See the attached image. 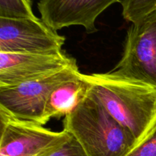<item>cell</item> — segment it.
<instances>
[{
    "label": "cell",
    "instance_id": "6da1fadb",
    "mask_svg": "<svg viewBox=\"0 0 156 156\" xmlns=\"http://www.w3.org/2000/svg\"><path fill=\"white\" fill-rule=\"evenodd\" d=\"M89 85L88 95L128 129L138 145L156 124V89L118 79L108 73L82 74Z\"/></svg>",
    "mask_w": 156,
    "mask_h": 156
},
{
    "label": "cell",
    "instance_id": "7a4b0ae2",
    "mask_svg": "<svg viewBox=\"0 0 156 156\" xmlns=\"http://www.w3.org/2000/svg\"><path fill=\"white\" fill-rule=\"evenodd\" d=\"M63 127L88 156H126L138 146L133 134L88 95L66 116Z\"/></svg>",
    "mask_w": 156,
    "mask_h": 156
},
{
    "label": "cell",
    "instance_id": "3957f363",
    "mask_svg": "<svg viewBox=\"0 0 156 156\" xmlns=\"http://www.w3.org/2000/svg\"><path fill=\"white\" fill-rule=\"evenodd\" d=\"M108 73L156 89V10L129 26L123 56Z\"/></svg>",
    "mask_w": 156,
    "mask_h": 156
},
{
    "label": "cell",
    "instance_id": "277c9868",
    "mask_svg": "<svg viewBox=\"0 0 156 156\" xmlns=\"http://www.w3.org/2000/svg\"><path fill=\"white\" fill-rule=\"evenodd\" d=\"M77 64L43 79L12 87H0V112L23 121L44 126L50 94L62 84L80 77Z\"/></svg>",
    "mask_w": 156,
    "mask_h": 156
},
{
    "label": "cell",
    "instance_id": "5b68a950",
    "mask_svg": "<svg viewBox=\"0 0 156 156\" xmlns=\"http://www.w3.org/2000/svg\"><path fill=\"white\" fill-rule=\"evenodd\" d=\"M0 156H44L65 143L71 134L53 132L0 112Z\"/></svg>",
    "mask_w": 156,
    "mask_h": 156
},
{
    "label": "cell",
    "instance_id": "8992f818",
    "mask_svg": "<svg viewBox=\"0 0 156 156\" xmlns=\"http://www.w3.org/2000/svg\"><path fill=\"white\" fill-rule=\"evenodd\" d=\"M65 41L41 18H0V52L56 54Z\"/></svg>",
    "mask_w": 156,
    "mask_h": 156
},
{
    "label": "cell",
    "instance_id": "52a82bcc",
    "mask_svg": "<svg viewBox=\"0 0 156 156\" xmlns=\"http://www.w3.org/2000/svg\"><path fill=\"white\" fill-rule=\"evenodd\" d=\"M76 63L63 51L56 54L0 52V87H12L43 79Z\"/></svg>",
    "mask_w": 156,
    "mask_h": 156
},
{
    "label": "cell",
    "instance_id": "ba28073f",
    "mask_svg": "<svg viewBox=\"0 0 156 156\" xmlns=\"http://www.w3.org/2000/svg\"><path fill=\"white\" fill-rule=\"evenodd\" d=\"M124 0H40L41 19L55 30L73 25L82 26L88 34L98 31V17L114 3Z\"/></svg>",
    "mask_w": 156,
    "mask_h": 156
},
{
    "label": "cell",
    "instance_id": "9c48e42d",
    "mask_svg": "<svg viewBox=\"0 0 156 156\" xmlns=\"http://www.w3.org/2000/svg\"><path fill=\"white\" fill-rule=\"evenodd\" d=\"M89 85L82 77L62 84L50 94L45 108V121L69 114L88 95Z\"/></svg>",
    "mask_w": 156,
    "mask_h": 156
},
{
    "label": "cell",
    "instance_id": "30bf717a",
    "mask_svg": "<svg viewBox=\"0 0 156 156\" xmlns=\"http://www.w3.org/2000/svg\"><path fill=\"white\" fill-rule=\"evenodd\" d=\"M0 18L9 19L37 18L31 0H0Z\"/></svg>",
    "mask_w": 156,
    "mask_h": 156
},
{
    "label": "cell",
    "instance_id": "8fae6325",
    "mask_svg": "<svg viewBox=\"0 0 156 156\" xmlns=\"http://www.w3.org/2000/svg\"><path fill=\"white\" fill-rule=\"evenodd\" d=\"M121 5L124 19L134 23L156 10V0H124Z\"/></svg>",
    "mask_w": 156,
    "mask_h": 156
},
{
    "label": "cell",
    "instance_id": "7c38bea8",
    "mask_svg": "<svg viewBox=\"0 0 156 156\" xmlns=\"http://www.w3.org/2000/svg\"><path fill=\"white\" fill-rule=\"evenodd\" d=\"M44 156H88L80 143L73 136L64 143Z\"/></svg>",
    "mask_w": 156,
    "mask_h": 156
},
{
    "label": "cell",
    "instance_id": "4fadbf2b",
    "mask_svg": "<svg viewBox=\"0 0 156 156\" xmlns=\"http://www.w3.org/2000/svg\"><path fill=\"white\" fill-rule=\"evenodd\" d=\"M126 156H156V124L146 138Z\"/></svg>",
    "mask_w": 156,
    "mask_h": 156
}]
</instances>
